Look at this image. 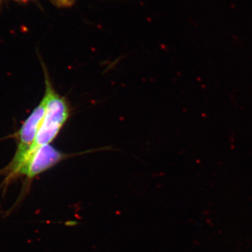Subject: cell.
<instances>
[{
	"instance_id": "obj_1",
	"label": "cell",
	"mask_w": 252,
	"mask_h": 252,
	"mask_svg": "<svg viewBox=\"0 0 252 252\" xmlns=\"http://www.w3.org/2000/svg\"><path fill=\"white\" fill-rule=\"evenodd\" d=\"M43 69L46 86L44 94L46 100L45 114L34 143L28 151L22 164L38 149L43 146L51 144L59 135L63 126L65 125L72 111L67 99L55 90L49 72L44 66Z\"/></svg>"
},
{
	"instance_id": "obj_2",
	"label": "cell",
	"mask_w": 252,
	"mask_h": 252,
	"mask_svg": "<svg viewBox=\"0 0 252 252\" xmlns=\"http://www.w3.org/2000/svg\"><path fill=\"white\" fill-rule=\"evenodd\" d=\"M46 104V100L44 96L40 103L38 104L35 109L30 114L17 132V149L16 153L7 167L3 170V174L6 175L4 180L6 185H9L11 182L13 175L21 166L27 155L28 151L31 149L34 143L36 134L45 114Z\"/></svg>"
},
{
	"instance_id": "obj_3",
	"label": "cell",
	"mask_w": 252,
	"mask_h": 252,
	"mask_svg": "<svg viewBox=\"0 0 252 252\" xmlns=\"http://www.w3.org/2000/svg\"><path fill=\"white\" fill-rule=\"evenodd\" d=\"M106 149L107 148L94 149V150L86 151L80 153L69 154L61 152V151L53 147L51 144L43 146L35 151L32 155L23 162L13 176L11 182L20 177H25L28 181L33 180L36 176L47 171L48 170L52 168L60 162L68 158Z\"/></svg>"
},
{
	"instance_id": "obj_4",
	"label": "cell",
	"mask_w": 252,
	"mask_h": 252,
	"mask_svg": "<svg viewBox=\"0 0 252 252\" xmlns=\"http://www.w3.org/2000/svg\"><path fill=\"white\" fill-rule=\"evenodd\" d=\"M58 7L67 8L72 6L76 0H51Z\"/></svg>"
},
{
	"instance_id": "obj_5",
	"label": "cell",
	"mask_w": 252,
	"mask_h": 252,
	"mask_svg": "<svg viewBox=\"0 0 252 252\" xmlns=\"http://www.w3.org/2000/svg\"><path fill=\"white\" fill-rule=\"evenodd\" d=\"M18 1H28V0H18Z\"/></svg>"
}]
</instances>
